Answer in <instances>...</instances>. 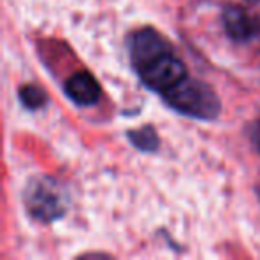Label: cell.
<instances>
[{"instance_id":"cell-4","label":"cell","mask_w":260,"mask_h":260,"mask_svg":"<svg viewBox=\"0 0 260 260\" xmlns=\"http://www.w3.org/2000/svg\"><path fill=\"white\" fill-rule=\"evenodd\" d=\"M168 50H171V45L159 32L152 29L138 30L136 34H132L128 41L130 59H132V64L136 70Z\"/></svg>"},{"instance_id":"cell-1","label":"cell","mask_w":260,"mask_h":260,"mask_svg":"<svg viewBox=\"0 0 260 260\" xmlns=\"http://www.w3.org/2000/svg\"><path fill=\"white\" fill-rule=\"evenodd\" d=\"M162 96L175 111L191 118L214 119L221 111V102L212 87L189 77L162 93Z\"/></svg>"},{"instance_id":"cell-9","label":"cell","mask_w":260,"mask_h":260,"mask_svg":"<svg viewBox=\"0 0 260 260\" xmlns=\"http://www.w3.org/2000/svg\"><path fill=\"white\" fill-rule=\"evenodd\" d=\"M251 138H253V143H255L256 150H258V152H260V121L256 123V126H255V128H253Z\"/></svg>"},{"instance_id":"cell-6","label":"cell","mask_w":260,"mask_h":260,"mask_svg":"<svg viewBox=\"0 0 260 260\" xmlns=\"http://www.w3.org/2000/svg\"><path fill=\"white\" fill-rule=\"evenodd\" d=\"M64 91L68 98L79 105H93L100 98V86L87 72H79L70 77L64 84Z\"/></svg>"},{"instance_id":"cell-2","label":"cell","mask_w":260,"mask_h":260,"mask_svg":"<svg viewBox=\"0 0 260 260\" xmlns=\"http://www.w3.org/2000/svg\"><path fill=\"white\" fill-rule=\"evenodd\" d=\"M29 214L38 221H55L68 209V194L57 180L50 177H36L27 184L23 192Z\"/></svg>"},{"instance_id":"cell-7","label":"cell","mask_w":260,"mask_h":260,"mask_svg":"<svg viewBox=\"0 0 260 260\" xmlns=\"http://www.w3.org/2000/svg\"><path fill=\"white\" fill-rule=\"evenodd\" d=\"M130 141L143 152H153V150L159 148V138H157L155 130L152 126H145L141 130L130 132Z\"/></svg>"},{"instance_id":"cell-8","label":"cell","mask_w":260,"mask_h":260,"mask_svg":"<svg viewBox=\"0 0 260 260\" xmlns=\"http://www.w3.org/2000/svg\"><path fill=\"white\" fill-rule=\"evenodd\" d=\"M20 100L23 102V105L29 109H40L45 105V93L36 86H23L20 89Z\"/></svg>"},{"instance_id":"cell-3","label":"cell","mask_w":260,"mask_h":260,"mask_svg":"<svg viewBox=\"0 0 260 260\" xmlns=\"http://www.w3.org/2000/svg\"><path fill=\"white\" fill-rule=\"evenodd\" d=\"M141 80L153 91H159L160 94L166 93L173 86H177L180 80L187 77L185 66L173 54V50H168L160 54L159 57L152 59L150 62L138 68Z\"/></svg>"},{"instance_id":"cell-5","label":"cell","mask_w":260,"mask_h":260,"mask_svg":"<svg viewBox=\"0 0 260 260\" xmlns=\"http://www.w3.org/2000/svg\"><path fill=\"white\" fill-rule=\"evenodd\" d=\"M223 23H224V29H226L228 36L237 41L251 40L260 30L258 20H255V16L246 11V9L235 8V6L224 9Z\"/></svg>"}]
</instances>
